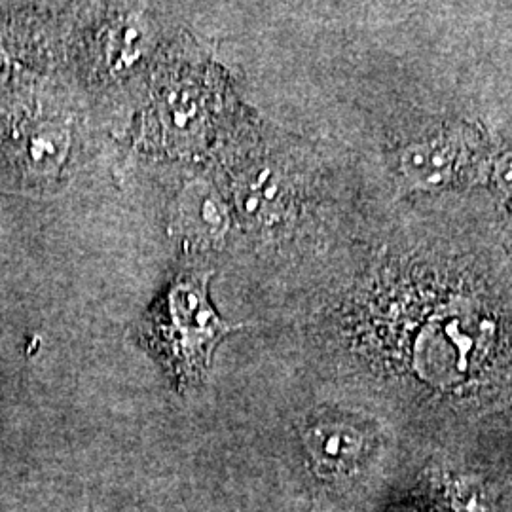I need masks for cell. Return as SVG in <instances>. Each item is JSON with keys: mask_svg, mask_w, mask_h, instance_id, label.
Listing matches in <instances>:
<instances>
[{"mask_svg": "<svg viewBox=\"0 0 512 512\" xmlns=\"http://www.w3.org/2000/svg\"><path fill=\"white\" fill-rule=\"evenodd\" d=\"M211 272H183L152 304L139 325V340L177 385L200 382L220 340L238 329L209 300Z\"/></svg>", "mask_w": 512, "mask_h": 512, "instance_id": "obj_1", "label": "cell"}, {"mask_svg": "<svg viewBox=\"0 0 512 512\" xmlns=\"http://www.w3.org/2000/svg\"><path fill=\"white\" fill-rule=\"evenodd\" d=\"M74 150L73 120L38 93L0 103V186L29 196L57 188Z\"/></svg>", "mask_w": 512, "mask_h": 512, "instance_id": "obj_2", "label": "cell"}, {"mask_svg": "<svg viewBox=\"0 0 512 512\" xmlns=\"http://www.w3.org/2000/svg\"><path fill=\"white\" fill-rule=\"evenodd\" d=\"M48 10L0 4V103L29 92L50 63Z\"/></svg>", "mask_w": 512, "mask_h": 512, "instance_id": "obj_3", "label": "cell"}, {"mask_svg": "<svg viewBox=\"0 0 512 512\" xmlns=\"http://www.w3.org/2000/svg\"><path fill=\"white\" fill-rule=\"evenodd\" d=\"M230 230V213L219 192L205 181L186 184L171 215L169 232L184 251L219 247Z\"/></svg>", "mask_w": 512, "mask_h": 512, "instance_id": "obj_4", "label": "cell"}, {"mask_svg": "<svg viewBox=\"0 0 512 512\" xmlns=\"http://www.w3.org/2000/svg\"><path fill=\"white\" fill-rule=\"evenodd\" d=\"M467 145L458 129H444L412 143L401 156L404 181L416 190H435L456 181L469 160Z\"/></svg>", "mask_w": 512, "mask_h": 512, "instance_id": "obj_5", "label": "cell"}, {"mask_svg": "<svg viewBox=\"0 0 512 512\" xmlns=\"http://www.w3.org/2000/svg\"><path fill=\"white\" fill-rule=\"evenodd\" d=\"M304 440L311 458L334 471L351 469L365 448L363 433L353 423L338 418L313 421L304 433Z\"/></svg>", "mask_w": 512, "mask_h": 512, "instance_id": "obj_6", "label": "cell"}, {"mask_svg": "<svg viewBox=\"0 0 512 512\" xmlns=\"http://www.w3.org/2000/svg\"><path fill=\"white\" fill-rule=\"evenodd\" d=\"M239 211L258 226L277 224L285 211V192L272 169H260L238 190Z\"/></svg>", "mask_w": 512, "mask_h": 512, "instance_id": "obj_7", "label": "cell"}, {"mask_svg": "<svg viewBox=\"0 0 512 512\" xmlns=\"http://www.w3.org/2000/svg\"><path fill=\"white\" fill-rule=\"evenodd\" d=\"M135 23L137 21L133 19H120L99 31V61L103 63L105 71L122 73L139 59L143 52L145 33Z\"/></svg>", "mask_w": 512, "mask_h": 512, "instance_id": "obj_8", "label": "cell"}, {"mask_svg": "<svg viewBox=\"0 0 512 512\" xmlns=\"http://www.w3.org/2000/svg\"><path fill=\"white\" fill-rule=\"evenodd\" d=\"M454 512H490L488 497L480 486L459 482L454 492Z\"/></svg>", "mask_w": 512, "mask_h": 512, "instance_id": "obj_9", "label": "cell"}]
</instances>
